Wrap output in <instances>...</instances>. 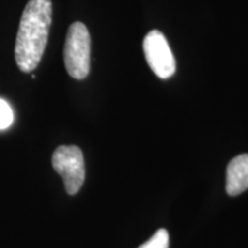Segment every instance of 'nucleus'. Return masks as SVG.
Returning <instances> with one entry per match:
<instances>
[{"label": "nucleus", "mask_w": 248, "mask_h": 248, "mask_svg": "<svg viewBox=\"0 0 248 248\" xmlns=\"http://www.w3.org/2000/svg\"><path fill=\"white\" fill-rule=\"evenodd\" d=\"M148 66L157 77L167 79L176 71V61L166 37L159 30H152L142 43Z\"/></svg>", "instance_id": "20e7f679"}, {"label": "nucleus", "mask_w": 248, "mask_h": 248, "mask_svg": "<svg viewBox=\"0 0 248 248\" xmlns=\"http://www.w3.org/2000/svg\"><path fill=\"white\" fill-rule=\"evenodd\" d=\"M138 248H169V233L166 229H160L146 243L140 245Z\"/></svg>", "instance_id": "423d86ee"}, {"label": "nucleus", "mask_w": 248, "mask_h": 248, "mask_svg": "<svg viewBox=\"0 0 248 248\" xmlns=\"http://www.w3.org/2000/svg\"><path fill=\"white\" fill-rule=\"evenodd\" d=\"M64 66L75 79H84L91 66V37L82 22H75L68 30L63 51Z\"/></svg>", "instance_id": "f03ea898"}, {"label": "nucleus", "mask_w": 248, "mask_h": 248, "mask_svg": "<svg viewBox=\"0 0 248 248\" xmlns=\"http://www.w3.org/2000/svg\"><path fill=\"white\" fill-rule=\"evenodd\" d=\"M13 110L7 101L0 99V130L7 129L13 123Z\"/></svg>", "instance_id": "0eeeda50"}, {"label": "nucleus", "mask_w": 248, "mask_h": 248, "mask_svg": "<svg viewBox=\"0 0 248 248\" xmlns=\"http://www.w3.org/2000/svg\"><path fill=\"white\" fill-rule=\"evenodd\" d=\"M51 22V0L28 1L15 43V60L18 69L23 73H31L38 67L47 45Z\"/></svg>", "instance_id": "f257e3e1"}, {"label": "nucleus", "mask_w": 248, "mask_h": 248, "mask_svg": "<svg viewBox=\"0 0 248 248\" xmlns=\"http://www.w3.org/2000/svg\"><path fill=\"white\" fill-rule=\"evenodd\" d=\"M248 188V154L232 159L226 169V192L235 197Z\"/></svg>", "instance_id": "39448f33"}, {"label": "nucleus", "mask_w": 248, "mask_h": 248, "mask_svg": "<svg viewBox=\"0 0 248 248\" xmlns=\"http://www.w3.org/2000/svg\"><path fill=\"white\" fill-rule=\"evenodd\" d=\"M53 168L63 179L68 194L74 195L80 190L85 179L84 156L79 147L62 145L52 156Z\"/></svg>", "instance_id": "7ed1b4c3"}]
</instances>
